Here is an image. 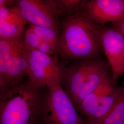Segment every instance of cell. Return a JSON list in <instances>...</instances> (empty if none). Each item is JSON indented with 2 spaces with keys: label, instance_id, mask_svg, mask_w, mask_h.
Masks as SVG:
<instances>
[{
  "label": "cell",
  "instance_id": "1",
  "mask_svg": "<svg viewBox=\"0 0 124 124\" xmlns=\"http://www.w3.org/2000/svg\"><path fill=\"white\" fill-rule=\"evenodd\" d=\"M103 26L93 22L84 11L66 16L62 23L58 53L65 59H98L102 50Z\"/></svg>",
  "mask_w": 124,
  "mask_h": 124
},
{
  "label": "cell",
  "instance_id": "16",
  "mask_svg": "<svg viewBox=\"0 0 124 124\" xmlns=\"http://www.w3.org/2000/svg\"><path fill=\"white\" fill-rule=\"evenodd\" d=\"M41 39L29 26L25 29L23 36V44L30 52L36 51L40 46Z\"/></svg>",
  "mask_w": 124,
  "mask_h": 124
},
{
  "label": "cell",
  "instance_id": "2",
  "mask_svg": "<svg viewBox=\"0 0 124 124\" xmlns=\"http://www.w3.org/2000/svg\"><path fill=\"white\" fill-rule=\"evenodd\" d=\"M46 89L27 79L0 91V124H35Z\"/></svg>",
  "mask_w": 124,
  "mask_h": 124
},
{
  "label": "cell",
  "instance_id": "5",
  "mask_svg": "<svg viewBox=\"0 0 124 124\" xmlns=\"http://www.w3.org/2000/svg\"><path fill=\"white\" fill-rule=\"evenodd\" d=\"M108 76L76 109L87 124H98L110 111L120 93Z\"/></svg>",
  "mask_w": 124,
  "mask_h": 124
},
{
  "label": "cell",
  "instance_id": "4",
  "mask_svg": "<svg viewBox=\"0 0 124 124\" xmlns=\"http://www.w3.org/2000/svg\"><path fill=\"white\" fill-rule=\"evenodd\" d=\"M46 85L35 124H87L63 88L59 77L48 80Z\"/></svg>",
  "mask_w": 124,
  "mask_h": 124
},
{
  "label": "cell",
  "instance_id": "3",
  "mask_svg": "<svg viewBox=\"0 0 124 124\" xmlns=\"http://www.w3.org/2000/svg\"><path fill=\"white\" fill-rule=\"evenodd\" d=\"M75 60L69 66L62 68L59 80L77 108L109 75L108 64L103 60Z\"/></svg>",
  "mask_w": 124,
  "mask_h": 124
},
{
  "label": "cell",
  "instance_id": "15",
  "mask_svg": "<svg viewBox=\"0 0 124 124\" xmlns=\"http://www.w3.org/2000/svg\"><path fill=\"white\" fill-rule=\"evenodd\" d=\"M42 40L48 42L58 51L60 36L59 31L35 25L30 24L29 25Z\"/></svg>",
  "mask_w": 124,
  "mask_h": 124
},
{
  "label": "cell",
  "instance_id": "12",
  "mask_svg": "<svg viewBox=\"0 0 124 124\" xmlns=\"http://www.w3.org/2000/svg\"><path fill=\"white\" fill-rule=\"evenodd\" d=\"M23 36L16 39L0 40V84L4 80L10 61L22 42Z\"/></svg>",
  "mask_w": 124,
  "mask_h": 124
},
{
  "label": "cell",
  "instance_id": "17",
  "mask_svg": "<svg viewBox=\"0 0 124 124\" xmlns=\"http://www.w3.org/2000/svg\"><path fill=\"white\" fill-rule=\"evenodd\" d=\"M37 51H39L42 53L49 56L55 55L58 53V51L52 45L48 42L42 40H41L40 46L37 49Z\"/></svg>",
  "mask_w": 124,
  "mask_h": 124
},
{
  "label": "cell",
  "instance_id": "11",
  "mask_svg": "<svg viewBox=\"0 0 124 124\" xmlns=\"http://www.w3.org/2000/svg\"><path fill=\"white\" fill-rule=\"evenodd\" d=\"M27 23L17 8L3 9L0 14V40H12L22 37Z\"/></svg>",
  "mask_w": 124,
  "mask_h": 124
},
{
  "label": "cell",
  "instance_id": "14",
  "mask_svg": "<svg viewBox=\"0 0 124 124\" xmlns=\"http://www.w3.org/2000/svg\"><path fill=\"white\" fill-rule=\"evenodd\" d=\"M88 0H55L62 14L70 16L83 11Z\"/></svg>",
  "mask_w": 124,
  "mask_h": 124
},
{
  "label": "cell",
  "instance_id": "10",
  "mask_svg": "<svg viewBox=\"0 0 124 124\" xmlns=\"http://www.w3.org/2000/svg\"><path fill=\"white\" fill-rule=\"evenodd\" d=\"M30 53L23 40L10 61L6 78L0 84V91L21 83L24 81V78L28 76Z\"/></svg>",
  "mask_w": 124,
  "mask_h": 124
},
{
  "label": "cell",
  "instance_id": "18",
  "mask_svg": "<svg viewBox=\"0 0 124 124\" xmlns=\"http://www.w3.org/2000/svg\"><path fill=\"white\" fill-rule=\"evenodd\" d=\"M112 27L117 29L124 38V19L119 22L113 23Z\"/></svg>",
  "mask_w": 124,
  "mask_h": 124
},
{
  "label": "cell",
  "instance_id": "8",
  "mask_svg": "<svg viewBox=\"0 0 124 124\" xmlns=\"http://www.w3.org/2000/svg\"><path fill=\"white\" fill-rule=\"evenodd\" d=\"M83 11L97 24L117 22L124 19V0H88Z\"/></svg>",
  "mask_w": 124,
  "mask_h": 124
},
{
  "label": "cell",
  "instance_id": "13",
  "mask_svg": "<svg viewBox=\"0 0 124 124\" xmlns=\"http://www.w3.org/2000/svg\"><path fill=\"white\" fill-rule=\"evenodd\" d=\"M110 111L98 124H124V84Z\"/></svg>",
  "mask_w": 124,
  "mask_h": 124
},
{
  "label": "cell",
  "instance_id": "9",
  "mask_svg": "<svg viewBox=\"0 0 124 124\" xmlns=\"http://www.w3.org/2000/svg\"><path fill=\"white\" fill-rule=\"evenodd\" d=\"M62 70L57 60L51 56L37 50L30 52L27 77L35 83L46 85L51 78L59 77Z\"/></svg>",
  "mask_w": 124,
  "mask_h": 124
},
{
  "label": "cell",
  "instance_id": "19",
  "mask_svg": "<svg viewBox=\"0 0 124 124\" xmlns=\"http://www.w3.org/2000/svg\"><path fill=\"white\" fill-rule=\"evenodd\" d=\"M17 0H0V8H6L15 6Z\"/></svg>",
  "mask_w": 124,
  "mask_h": 124
},
{
  "label": "cell",
  "instance_id": "6",
  "mask_svg": "<svg viewBox=\"0 0 124 124\" xmlns=\"http://www.w3.org/2000/svg\"><path fill=\"white\" fill-rule=\"evenodd\" d=\"M15 6L30 24L59 31L61 13L55 0H18Z\"/></svg>",
  "mask_w": 124,
  "mask_h": 124
},
{
  "label": "cell",
  "instance_id": "7",
  "mask_svg": "<svg viewBox=\"0 0 124 124\" xmlns=\"http://www.w3.org/2000/svg\"><path fill=\"white\" fill-rule=\"evenodd\" d=\"M102 46L111 68L113 78L117 80L123 75L124 67V38L117 29L103 26Z\"/></svg>",
  "mask_w": 124,
  "mask_h": 124
}]
</instances>
